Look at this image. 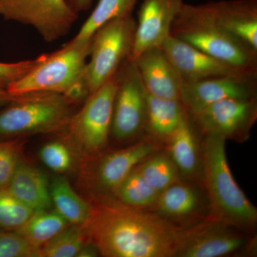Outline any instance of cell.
Returning <instances> with one entry per match:
<instances>
[{"label": "cell", "instance_id": "6da1fadb", "mask_svg": "<svg viewBox=\"0 0 257 257\" xmlns=\"http://www.w3.org/2000/svg\"><path fill=\"white\" fill-rule=\"evenodd\" d=\"M89 242L108 257H174L183 228L158 214L120 203L92 206L83 225Z\"/></svg>", "mask_w": 257, "mask_h": 257}, {"label": "cell", "instance_id": "7a4b0ae2", "mask_svg": "<svg viewBox=\"0 0 257 257\" xmlns=\"http://www.w3.org/2000/svg\"><path fill=\"white\" fill-rule=\"evenodd\" d=\"M226 140L221 135L208 134L203 143V172L211 215L238 229H252L257 210L231 174L225 150Z\"/></svg>", "mask_w": 257, "mask_h": 257}, {"label": "cell", "instance_id": "3957f363", "mask_svg": "<svg viewBox=\"0 0 257 257\" xmlns=\"http://www.w3.org/2000/svg\"><path fill=\"white\" fill-rule=\"evenodd\" d=\"M170 35L245 73L257 75V52L218 25L206 4L184 3Z\"/></svg>", "mask_w": 257, "mask_h": 257}, {"label": "cell", "instance_id": "277c9868", "mask_svg": "<svg viewBox=\"0 0 257 257\" xmlns=\"http://www.w3.org/2000/svg\"><path fill=\"white\" fill-rule=\"evenodd\" d=\"M91 50L87 42L69 41L60 50L45 54L40 64L27 75L10 84L6 90L13 96L26 93L50 92L62 94L74 102L89 95L84 82Z\"/></svg>", "mask_w": 257, "mask_h": 257}, {"label": "cell", "instance_id": "5b68a950", "mask_svg": "<svg viewBox=\"0 0 257 257\" xmlns=\"http://www.w3.org/2000/svg\"><path fill=\"white\" fill-rule=\"evenodd\" d=\"M77 103L62 94L26 93L15 96L0 110V141L67 128Z\"/></svg>", "mask_w": 257, "mask_h": 257}, {"label": "cell", "instance_id": "8992f818", "mask_svg": "<svg viewBox=\"0 0 257 257\" xmlns=\"http://www.w3.org/2000/svg\"><path fill=\"white\" fill-rule=\"evenodd\" d=\"M136 28L137 20L130 14L113 19L94 32L84 76L89 94L112 78L123 62L130 59Z\"/></svg>", "mask_w": 257, "mask_h": 257}, {"label": "cell", "instance_id": "52a82bcc", "mask_svg": "<svg viewBox=\"0 0 257 257\" xmlns=\"http://www.w3.org/2000/svg\"><path fill=\"white\" fill-rule=\"evenodd\" d=\"M116 76L88 96L67 127L73 143L89 155L100 152L109 140L117 87Z\"/></svg>", "mask_w": 257, "mask_h": 257}, {"label": "cell", "instance_id": "ba28073f", "mask_svg": "<svg viewBox=\"0 0 257 257\" xmlns=\"http://www.w3.org/2000/svg\"><path fill=\"white\" fill-rule=\"evenodd\" d=\"M0 16L31 26L46 42L65 37L78 19L66 0H0Z\"/></svg>", "mask_w": 257, "mask_h": 257}, {"label": "cell", "instance_id": "9c48e42d", "mask_svg": "<svg viewBox=\"0 0 257 257\" xmlns=\"http://www.w3.org/2000/svg\"><path fill=\"white\" fill-rule=\"evenodd\" d=\"M116 87L111 134L119 141L138 135L145 128L147 92L135 62L125 60L116 72Z\"/></svg>", "mask_w": 257, "mask_h": 257}, {"label": "cell", "instance_id": "30bf717a", "mask_svg": "<svg viewBox=\"0 0 257 257\" xmlns=\"http://www.w3.org/2000/svg\"><path fill=\"white\" fill-rule=\"evenodd\" d=\"M189 117L204 135L216 134L226 140L243 142L256 122V97L224 99Z\"/></svg>", "mask_w": 257, "mask_h": 257}, {"label": "cell", "instance_id": "8fae6325", "mask_svg": "<svg viewBox=\"0 0 257 257\" xmlns=\"http://www.w3.org/2000/svg\"><path fill=\"white\" fill-rule=\"evenodd\" d=\"M238 228L213 216L184 229L177 256L219 257L236 252L248 243Z\"/></svg>", "mask_w": 257, "mask_h": 257}, {"label": "cell", "instance_id": "7c38bea8", "mask_svg": "<svg viewBox=\"0 0 257 257\" xmlns=\"http://www.w3.org/2000/svg\"><path fill=\"white\" fill-rule=\"evenodd\" d=\"M256 89V77L231 75L213 77L183 83L180 101L191 116L224 99L255 97Z\"/></svg>", "mask_w": 257, "mask_h": 257}, {"label": "cell", "instance_id": "4fadbf2b", "mask_svg": "<svg viewBox=\"0 0 257 257\" xmlns=\"http://www.w3.org/2000/svg\"><path fill=\"white\" fill-rule=\"evenodd\" d=\"M161 48L184 83L222 76L256 77L245 73L171 35L164 42Z\"/></svg>", "mask_w": 257, "mask_h": 257}, {"label": "cell", "instance_id": "5bb4252c", "mask_svg": "<svg viewBox=\"0 0 257 257\" xmlns=\"http://www.w3.org/2000/svg\"><path fill=\"white\" fill-rule=\"evenodd\" d=\"M184 3V0H142L130 60L149 49L162 46Z\"/></svg>", "mask_w": 257, "mask_h": 257}, {"label": "cell", "instance_id": "9a60e30c", "mask_svg": "<svg viewBox=\"0 0 257 257\" xmlns=\"http://www.w3.org/2000/svg\"><path fill=\"white\" fill-rule=\"evenodd\" d=\"M148 94L180 100L183 80L161 47L149 49L133 61Z\"/></svg>", "mask_w": 257, "mask_h": 257}, {"label": "cell", "instance_id": "2e32d148", "mask_svg": "<svg viewBox=\"0 0 257 257\" xmlns=\"http://www.w3.org/2000/svg\"><path fill=\"white\" fill-rule=\"evenodd\" d=\"M205 4L218 25L257 52V0H220Z\"/></svg>", "mask_w": 257, "mask_h": 257}, {"label": "cell", "instance_id": "e0dca14e", "mask_svg": "<svg viewBox=\"0 0 257 257\" xmlns=\"http://www.w3.org/2000/svg\"><path fill=\"white\" fill-rule=\"evenodd\" d=\"M155 145L150 140H143L106 155L96 168L95 183L97 188L114 194L128 174L155 153Z\"/></svg>", "mask_w": 257, "mask_h": 257}, {"label": "cell", "instance_id": "ac0fdd59", "mask_svg": "<svg viewBox=\"0 0 257 257\" xmlns=\"http://www.w3.org/2000/svg\"><path fill=\"white\" fill-rule=\"evenodd\" d=\"M8 189L34 211L47 210L52 205L50 185L45 174L20 160Z\"/></svg>", "mask_w": 257, "mask_h": 257}, {"label": "cell", "instance_id": "d6986e66", "mask_svg": "<svg viewBox=\"0 0 257 257\" xmlns=\"http://www.w3.org/2000/svg\"><path fill=\"white\" fill-rule=\"evenodd\" d=\"M188 119V112L180 100L162 99L147 93L145 128L152 136L167 140Z\"/></svg>", "mask_w": 257, "mask_h": 257}, {"label": "cell", "instance_id": "ffe728a7", "mask_svg": "<svg viewBox=\"0 0 257 257\" xmlns=\"http://www.w3.org/2000/svg\"><path fill=\"white\" fill-rule=\"evenodd\" d=\"M200 204L201 197L197 189L177 181L160 192L152 207L155 208L157 214L165 219H177L194 214Z\"/></svg>", "mask_w": 257, "mask_h": 257}, {"label": "cell", "instance_id": "44dd1931", "mask_svg": "<svg viewBox=\"0 0 257 257\" xmlns=\"http://www.w3.org/2000/svg\"><path fill=\"white\" fill-rule=\"evenodd\" d=\"M51 199L55 210L69 224L84 225L90 217L92 206L79 197L68 181L57 176L50 185Z\"/></svg>", "mask_w": 257, "mask_h": 257}, {"label": "cell", "instance_id": "7402d4cb", "mask_svg": "<svg viewBox=\"0 0 257 257\" xmlns=\"http://www.w3.org/2000/svg\"><path fill=\"white\" fill-rule=\"evenodd\" d=\"M167 141L170 157L179 173L194 175L199 165V157L197 138L190 117L184 121Z\"/></svg>", "mask_w": 257, "mask_h": 257}, {"label": "cell", "instance_id": "603a6c76", "mask_svg": "<svg viewBox=\"0 0 257 257\" xmlns=\"http://www.w3.org/2000/svg\"><path fill=\"white\" fill-rule=\"evenodd\" d=\"M57 211H35L28 221L17 232L32 246L40 248L69 225Z\"/></svg>", "mask_w": 257, "mask_h": 257}, {"label": "cell", "instance_id": "cb8c5ba5", "mask_svg": "<svg viewBox=\"0 0 257 257\" xmlns=\"http://www.w3.org/2000/svg\"><path fill=\"white\" fill-rule=\"evenodd\" d=\"M139 0H99L92 14L84 22L72 42L89 41L98 28L114 18L133 14Z\"/></svg>", "mask_w": 257, "mask_h": 257}, {"label": "cell", "instance_id": "d4e9b609", "mask_svg": "<svg viewBox=\"0 0 257 257\" xmlns=\"http://www.w3.org/2000/svg\"><path fill=\"white\" fill-rule=\"evenodd\" d=\"M160 194L144 179L137 167L120 184L114 193L121 204L143 209L153 207Z\"/></svg>", "mask_w": 257, "mask_h": 257}, {"label": "cell", "instance_id": "484cf974", "mask_svg": "<svg viewBox=\"0 0 257 257\" xmlns=\"http://www.w3.org/2000/svg\"><path fill=\"white\" fill-rule=\"evenodd\" d=\"M137 169L147 183L160 193L179 181L178 169L167 154H153Z\"/></svg>", "mask_w": 257, "mask_h": 257}, {"label": "cell", "instance_id": "4316f807", "mask_svg": "<svg viewBox=\"0 0 257 257\" xmlns=\"http://www.w3.org/2000/svg\"><path fill=\"white\" fill-rule=\"evenodd\" d=\"M70 225L40 248L39 257L77 256L87 235L83 225Z\"/></svg>", "mask_w": 257, "mask_h": 257}, {"label": "cell", "instance_id": "83f0119b", "mask_svg": "<svg viewBox=\"0 0 257 257\" xmlns=\"http://www.w3.org/2000/svg\"><path fill=\"white\" fill-rule=\"evenodd\" d=\"M34 213L35 211L12 194L9 189H0V228L16 231Z\"/></svg>", "mask_w": 257, "mask_h": 257}, {"label": "cell", "instance_id": "f1b7e54d", "mask_svg": "<svg viewBox=\"0 0 257 257\" xmlns=\"http://www.w3.org/2000/svg\"><path fill=\"white\" fill-rule=\"evenodd\" d=\"M66 140H57L47 143L39 152L42 162L51 170L59 174L69 172L75 164L74 152L68 146L69 143Z\"/></svg>", "mask_w": 257, "mask_h": 257}, {"label": "cell", "instance_id": "f546056e", "mask_svg": "<svg viewBox=\"0 0 257 257\" xmlns=\"http://www.w3.org/2000/svg\"><path fill=\"white\" fill-rule=\"evenodd\" d=\"M23 143L19 138L0 141V189L8 188L20 162Z\"/></svg>", "mask_w": 257, "mask_h": 257}, {"label": "cell", "instance_id": "4dcf8cb0", "mask_svg": "<svg viewBox=\"0 0 257 257\" xmlns=\"http://www.w3.org/2000/svg\"><path fill=\"white\" fill-rule=\"evenodd\" d=\"M40 249L17 231L0 232V257H39Z\"/></svg>", "mask_w": 257, "mask_h": 257}, {"label": "cell", "instance_id": "1f68e13d", "mask_svg": "<svg viewBox=\"0 0 257 257\" xmlns=\"http://www.w3.org/2000/svg\"><path fill=\"white\" fill-rule=\"evenodd\" d=\"M44 55L34 59L21 62H0V89H7L10 84L20 80L41 62Z\"/></svg>", "mask_w": 257, "mask_h": 257}, {"label": "cell", "instance_id": "d6a6232c", "mask_svg": "<svg viewBox=\"0 0 257 257\" xmlns=\"http://www.w3.org/2000/svg\"><path fill=\"white\" fill-rule=\"evenodd\" d=\"M69 7L79 14L81 12L87 11L92 6L93 0H66Z\"/></svg>", "mask_w": 257, "mask_h": 257}, {"label": "cell", "instance_id": "836d02e7", "mask_svg": "<svg viewBox=\"0 0 257 257\" xmlns=\"http://www.w3.org/2000/svg\"><path fill=\"white\" fill-rule=\"evenodd\" d=\"M99 253L97 248L93 243L89 242L84 243V246L81 248L77 256L94 257L97 256Z\"/></svg>", "mask_w": 257, "mask_h": 257}, {"label": "cell", "instance_id": "e575fe53", "mask_svg": "<svg viewBox=\"0 0 257 257\" xmlns=\"http://www.w3.org/2000/svg\"><path fill=\"white\" fill-rule=\"evenodd\" d=\"M15 96L11 95L6 89H0V109L9 104L15 99Z\"/></svg>", "mask_w": 257, "mask_h": 257}]
</instances>
